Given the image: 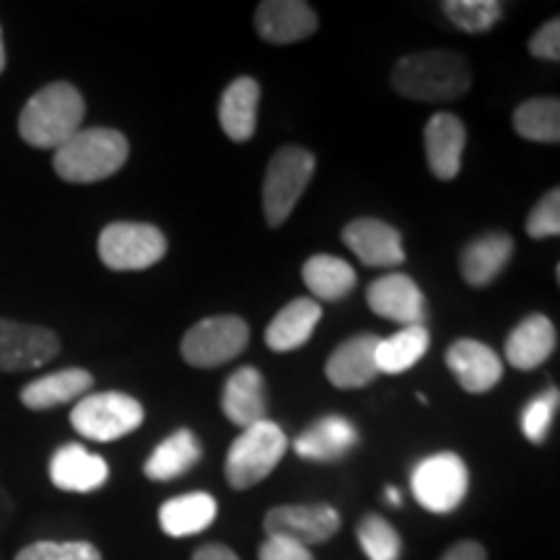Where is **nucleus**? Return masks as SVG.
Listing matches in <instances>:
<instances>
[{"mask_svg":"<svg viewBox=\"0 0 560 560\" xmlns=\"http://www.w3.org/2000/svg\"><path fill=\"white\" fill-rule=\"evenodd\" d=\"M342 242L366 268H397L405 262L400 231L380 219H355L342 229Z\"/></svg>","mask_w":560,"mask_h":560,"instance_id":"13","label":"nucleus"},{"mask_svg":"<svg viewBox=\"0 0 560 560\" xmlns=\"http://www.w3.org/2000/svg\"><path fill=\"white\" fill-rule=\"evenodd\" d=\"M257 107H260V83L249 75H240L223 91L219 120L229 140L247 143L257 130Z\"/></svg>","mask_w":560,"mask_h":560,"instance_id":"26","label":"nucleus"},{"mask_svg":"<svg viewBox=\"0 0 560 560\" xmlns=\"http://www.w3.org/2000/svg\"><path fill=\"white\" fill-rule=\"evenodd\" d=\"M467 130L465 122L452 112H439L433 115L423 130L425 161L433 177L441 182L457 179L462 170V156H465Z\"/></svg>","mask_w":560,"mask_h":560,"instance_id":"17","label":"nucleus"},{"mask_svg":"<svg viewBox=\"0 0 560 560\" xmlns=\"http://www.w3.org/2000/svg\"><path fill=\"white\" fill-rule=\"evenodd\" d=\"M524 231L532 240H550V236L560 234V190L552 187L540 198L535 208L529 210L527 221H524Z\"/></svg>","mask_w":560,"mask_h":560,"instance_id":"35","label":"nucleus"},{"mask_svg":"<svg viewBox=\"0 0 560 560\" xmlns=\"http://www.w3.org/2000/svg\"><path fill=\"white\" fill-rule=\"evenodd\" d=\"M249 346V325L234 314L200 319L182 338V359L192 369H219L240 359Z\"/></svg>","mask_w":560,"mask_h":560,"instance_id":"8","label":"nucleus"},{"mask_svg":"<svg viewBox=\"0 0 560 560\" xmlns=\"http://www.w3.org/2000/svg\"><path fill=\"white\" fill-rule=\"evenodd\" d=\"M130 156V143L120 130L89 128L66 140L52 156V170L73 185H94L117 174Z\"/></svg>","mask_w":560,"mask_h":560,"instance_id":"3","label":"nucleus"},{"mask_svg":"<svg viewBox=\"0 0 560 560\" xmlns=\"http://www.w3.org/2000/svg\"><path fill=\"white\" fill-rule=\"evenodd\" d=\"M558 408H560V389L558 387H550L540 392L537 397H532V400L524 405L522 410V433L524 439L532 441V444H545V439H548V433L552 429V420L558 416Z\"/></svg>","mask_w":560,"mask_h":560,"instance_id":"33","label":"nucleus"},{"mask_svg":"<svg viewBox=\"0 0 560 560\" xmlns=\"http://www.w3.org/2000/svg\"><path fill=\"white\" fill-rule=\"evenodd\" d=\"M301 278L317 304L319 301H342L359 283L355 270L335 255H312L301 268Z\"/></svg>","mask_w":560,"mask_h":560,"instance_id":"28","label":"nucleus"},{"mask_svg":"<svg viewBox=\"0 0 560 560\" xmlns=\"http://www.w3.org/2000/svg\"><path fill=\"white\" fill-rule=\"evenodd\" d=\"M166 244L164 231L153 223L115 221L100 234V257L109 270L132 272L149 270L164 260Z\"/></svg>","mask_w":560,"mask_h":560,"instance_id":"9","label":"nucleus"},{"mask_svg":"<svg viewBox=\"0 0 560 560\" xmlns=\"http://www.w3.org/2000/svg\"><path fill=\"white\" fill-rule=\"evenodd\" d=\"M359 431L342 416H325L293 441V452L310 462H338L359 446Z\"/></svg>","mask_w":560,"mask_h":560,"instance_id":"20","label":"nucleus"},{"mask_svg":"<svg viewBox=\"0 0 560 560\" xmlns=\"http://www.w3.org/2000/svg\"><path fill=\"white\" fill-rule=\"evenodd\" d=\"M143 405L122 392H94L81 397L70 410V425L83 439L109 444L143 425Z\"/></svg>","mask_w":560,"mask_h":560,"instance_id":"6","label":"nucleus"},{"mask_svg":"<svg viewBox=\"0 0 560 560\" xmlns=\"http://www.w3.org/2000/svg\"><path fill=\"white\" fill-rule=\"evenodd\" d=\"M514 257V240L506 231H488L462 249L459 272L472 289H486Z\"/></svg>","mask_w":560,"mask_h":560,"instance_id":"19","label":"nucleus"},{"mask_svg":"<svg viewBox=\"0 0 560 560\" xmlns=\"http://www.w3.org/2000/svg\"><path fill=\"white\" fill-rule=\"evenodd\" d=\"M558 330L545 314H529L524 317L506 338V361L514 369L529 371L542 366L556 353Z\"/></svg>","mask_w":560,"mask_h":560,"instance_id":"21","label":"nucleus"},{"mask_svg":"<svg viewBox=\"0 0 560 560\" xmlns=\"http://www.w3.org/2000/svg\"><path fill=\"white\" fill-rule=\"evenodd\" d=\"M439 560H488V550L475 540L454 542Z\"/></svg>","mask_w":560,"mask_h":560,"instance_id":"38","label":"nucleus"},{"mask_svg":"<svg viewBox=\"0 0 560 560\" xmlns=\"http://www.w3.org/2000/svg\"><path fill=\"white\" fill-rule=\"evenodd\" d=\"M529 52L532 58L558 62L560 60V21L550 19L548 24H542L535 32V37L529 39Z\"/></svg>","mask_w":560,"mask_h":560,"instance_id":"36","label":"nucleus"},{"mask_svg":"<svg viewBox=\"0 0 560 560\" xmlns=\"http://www.w3.org/2000/svg\"><path fill=\"white\" fill-rule=\"evenodd\" d=\"M431 335L425 330V325H412L402 327L400 332H395L392 338H382L380 348H376V366L380 374H405L416 363L429 353Z\"/></svg>","mask_w":560,"mask_h":560,"instance_id":"29","label":"nucleus"},{"mask_svg":"<svg viewBox=\"0 0 560 560\" xmlns=\"http://www.w3.org/2000/svg\"><path fill=\"white\" fill-rule=\"evenodd\" d=\"M355 540L369 560H400L402 556L400 532L380 514L361 516L355 524Z\"/></svg>","mask_w":560,"mask_h":560,"instance_id":"31","label":"nucleus"},{"mask_svg":"<svg viewBox=\"0 0 560 560\" xmlns=\"http://www.w3.org/2000/svg\"><path fill=\"white\" fill-rule=\"evenodd\" d=\"M514 130L532 143H558L560 102L556 96H540L520 104L514 112Z\"/></svg>","mask_w":560,"mask_h":560,"instance_id":"30","label":"nucleus"},{"mask_svg":"<svg viewBox=\"0 0 560 560\" xmlns=\"http://www.w3.org/2000/svg\"><path fill=\"white\" fill-rule=\"evenodd\" d=\"M221 410L234 425L247 429L268 416L265 402V376L255 366H242L229 376L221 392Z\"/></svg>","mask_w":560,"mask_h":560,"instance_id":"22","label":"nucleus"},{"mask_svg":"<svg viewBox=\"0 0 560 560\" xmlns=\"http://www.w3.org/2000/svg\"><path fill=\"white\" fill-rule=\"evenodd\" d=\"M380 335H353L342 340L325 363V374L332 387L338 389H363L380 376L376 366V348H380Z\"/></svg>","mask_w":560,"mask_h":560,"instance_id":"15","label":"nucleus"},{"mask_svg":"<svg viewBox=\"0 0 560 560\" xmlns=\"http://www.w3.org/2000/svg\"><path fill=\"white\" fill-rule=\"evenodd\" d=\"M60 353V338L39 325H26L16 319H0V371L39 369Z\"/></svg>","mask_w":560,"mask_h":560,"instance_id":"11","label":"nucleus"},{"mask_svg":"<svg viewBox=\"0 0 560 560\" xmlns=\"http://www.w3.org/2000/svg\"><path fill=\"white\" fill-rule=\"evenodd\" d=\"M219 516V503L206 490H195V493L177 495L161 503L159 524L161 532L170 537H192L206 532Z\"/></svg>","mask_w":560,"mask_h":560,"instance_id":"27","label":"nucleus"},{"mask_svg":"<svg viewBox=\"0 0 560 560\" xmlns=\"http://www.w3.org/2000/svg\"><path fill=\"white\" fill-rule=\"evenodd\" d=\"M392 86L405 100L441 104L465 96L472 86L470 62L454 50L405 55L392 70Z\"/></svg>","mask_w":560,"mask_h":560,"instance_id":"1","label":"nucleus"},{"mask_svg":"<svg viewBox=\"0 0 560 560\" xmlns=\"http://www.w3.org/2000/svg\"><path fill=\"white\" fill-rule=\"evenodd\" d=\"M441 9L457 30L467 34L490 32L503 16V3L499 0H446Z\"/></svg>","mask_w":560,"mask_h":560,"instance_id":"32","label":"nucleus"},{"mask_svg":"<svg viewBox=\"0 0 560 560\" xmlns=\"http://www.w3.org/2000/svg\"><path fill=\"white\" fill-rule=\"evenodd\" d=\"M257 560H314L312 550L289 540V537L268 535L257 550Z\"/></svg>","mask_w":560,"mask_h":560,"instance_id":"37","label":"nucleus"},{"mask_svg":"<svg viewBox=\"0 0 560 560\" xmlns=\"http://www.w3.org/2000/svg\"><path fill=\"white\" fill-rule=\"evenodd\" d=\"M16 560H102V552L91 542H32L19 550Z\"/></svg>","mask_w":560,"mask_h":560,"instance_id":"34","label":"nucleus"},{"mask_svg":"<svg viewBox=\"0 0 560 560\" xmlns=\"http://www.w3.org/2000/svg\"><path fill=\"white\" fill-rule=\"evenodd\" d=\"M285 450H289V439L278 423L265 418L260 423L247 425L229 446L226 467H223L226 482L234 490L260 486L285 457Z\"/></svg>","mask_w":560,"mask_h":560,"instance_id":"4","label":"nucleus"},{"mask_svg":"<svg viewBox=\"0 0 560 560\" xmlns=\"http://www.w3.org/2000/svg\"><path fill=\"white\" fill-rule=\"evenodd\" d=\"M314 166H317L314 153L301 149V145H283V149L272 153L262 182L265 219H268L272 229L283 226L289 221L293 208L299 206L301 195L310 187Z\"/></svg>","mask_w":560,"mask_h":560,"instance_id":"5","label":"nucleus"},{"mask_svg":"<svg viewBox=\"0 0 560 560\" xmlns=\"http://www.w3.org/2000/svg\"><path fill=\"white\" fill-rule=\"evenodd\" d=\"M317 26V13L304 0H265L255 11V30L270 45L310 39Z\"/></svg>","mask_w":560,"mask_h":560,"instance_id":"16","label":"nucleus"},{"mask_svg":"<svg viewBox=\"0 0 560 560\" xmlns=\"http://www.w3.org/2000/svg\"><path fill=\"white\" fill-rule=\"evenodd\" d=\"M9 511H11V499L5 495V490L0 488V514H9Z\"/></svg>","mask_w":560,"mask_h":560,"instance_id":"41","label":"nucleus"},{"mask_svg":"<svg viewBox=\"0 0 560 560\" xmlns=\"http://www.w3.org/2000/svg\"><path fill=\"white\" fill-rule=\"evenodd\" d=\"M52 486L66 493H94L109 480V465L100 454L81 444H62L50 457Z\"/></svg>","mask_w":560,"mask_h":560,"instance_id":"18","label":"nucleus"},{"mask_svg":"<svg viewBox=\"0 0 560 560\" xmlns=\"http://www.w3.org/2000/svg\"><path fill=\"white\" fill-rule=\"evenodd\" d=\"M5 68V45H3V32H0V73Z\"/></svg>","mask_w":560,"mask_h":560,"instance_id":"42","label":"nucleus"},{"mask_svg":"<svg viewBox=\"0 0 560 560\" xmlns=\"http://www.w3.org/2000/svg\"><path fill=\"white\" fill-rule=\"evenodd\" d=\"M94 387V376L86 369H62L39 376L21 389V402L30 410H52L60 405L79 402Z\"/></svg>","mask_w":560,"mask_h":560,"instance_id":"24","label":"nucleus"},{"mask_svg":"<svg viewBox=\"0 0 560 560\" xmlns=\"http://www.w3.org/2000/svg\"><path fill=\"white\" fill-rule=\"evenodd\" d=\"M416 501L431 514H452L470 490V470L454 452H436L420 459L410 475Z\"/></svg>","mask_w":560,"mask_h":560,"instance_id":"7","label":"nucleus"},{"mask_svg":"<svg viewBox=\"0 0 560 560\" xmlns=\"http://www.w3.org/2000/svg\"><path fill=\"white\" fill-rule=\"evenodd\" d=\"M202 459V444L190 429H177L153 446L143 465V475L153 482H170L187 475Z\"/></svg>","mask_w":560,"mask_h":560,"instance_id":"25","label":"nucleus"},{"mask_svg":"<svg viewBox=\"0 0 560 560\" xmlns=\"http://www.w3.org/2000/svg\"><path fill=\"white\" fill-rule=\"evenodd\" d=\"M446 366L454 374V380L470 395H486L501 382L503 361L493 348L472 338L454 340L446 350Z\"/></svg>","mask_w":560,"mask_h":560,"instance_id":"14","label":"nucleus"},{"mask_svg":"<svg viewBox=\"0 0 560 560\" xmlns=\"http://www.w3.org/2000/svg\"><path fill=\"white\" fill-rule=\"evenodd\" d=\"M366 301L371 312L380 317L397 322L402 327L423 325L425 322V296L418 283L405 272H387L369 285Z\"/></svg>","mask_w":560,"mask_h":560,"instance_id":"12","label":"nucleus"},{"mask_svg":"<svg viewBox=\"0 0 560 560\" xmlns=\"http://www.w3.org/2000/svg\"><path fill=\"white\" fill-rule=\"evenodd\" d=\"M384 495H387V501L392 503V506H400V503H402V495H400V490H397V488H387V490H384Z\"/></svg>","mask_w":560,"mask_h":560,"instance_id":"40","label":"nucleus"},{"mask_svg":"<svg viewBox=\"0 0 560 560\" xmlns=\"http://www.w3.org/2000/svg\"><path fill=\"white\" fill-rule=\"evenodd\" d=\"M192 560H242V558L236 556L229 545L208 542V545H200V548L192 552Z\"/></svg>","mask_w":560,"mask_h":560,"instance_id":"39","label":"nucleus"},{"mask_svg":"<svg viewBox=\"0 0 560 560\" xmlns=\"http://www.w3.org/2000/svg\"><path fill=\"white\" fill-rule=\"evenodd\" d=\"M265 532L304 545H322L340 532V514L330 503H283L265 514Z\"/></svg>","mask_w":560,"mask_h":560,"instance_id":"10","label":"nucleus"},{"mask_svg":"<svg viewBox=\"0 0 560 560\" xmlns=\"http://www.w3.org/2000/svg\"><path fill=\"white\" fill-rule=\"evenodd\" d=\"M86 117V102L73 83L55 81L39 89L24 104L19 117V132L34 149L58 151L66 140L81 130Z\"/></svg>","mask_w":560,"mask_h":560,"instance_id":"2","label":"nucleus"},{"mask_svg":"<svg viewBox=\"0 0 560 560\" xmlns=\"http://www.w3.org/2000/svg\"><path fill=\"white\" fill-rule=\"evenodd\" d=\"M322 322V306L314 299H293L270 319L265 330V342L276 353H291L306 346Z\"/></svg>","mask_w":560,"mask_h":560,"instance_id":"23","label":"nucleus"}]
</instances>
